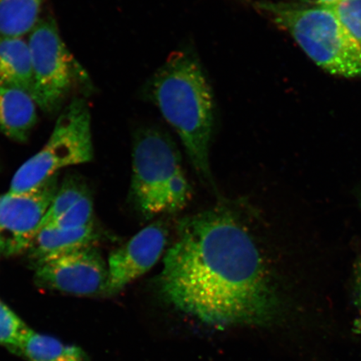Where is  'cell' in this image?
I'll list each match as a JSON object with an SVG mask.
<instances>
[{
	"label": "cell",
	"mask_w": 361,
	"mask_h": 361,
	"mask_svg": "<svg viewBox=\"0 0 361 361\" xmlns=\"http://www.w3.org/2000/svg\"><path fill=\"white\" fill-rule=\"evenodd\" d=\"M158 286L176 308L213 326L269 322L279 308L274 279L254 238L228 210L180 221Z\"/></svg>",
	"instance_id": "obj_1"
},
{
	"label": "cell",
	"mask_w": 361,
	"mask_h": 361,
	"mask_svg": "<svg viewBox=\"0 0 361 361\" xmlns=\"http://www.w3.org/2000/svg\"><path fill=\"white\" fill-rule=\"evenodd\" d=\"M144 94L178 135L198 177L216 191L209 158L214 97L197 56L188 49L171 54L147 80Z\"/></svg>",
	"instance_id": "obj_2"
},
{
	"label": "cell",
	"mask_w": 361,
	"mask_h": 361,
	"mask_svg": "<svg viewBox=\"0 0 361 361\" xmlns=\"http://www.w3.org/2000/svg\"><path fill=\"white\" fill-rule=\"evenodd\" d=\"M255 7L290 34L307 56L329 74L361 76V49L331 8L297 2H257Z\"/></svg>",
	"instance_id": "obj_3"
},
{
	"label": "cell",
	"mask_w": 361,
	"mask_h": 361,
	"mask_svg": "<svg viewBox=\"0 0 361 361\" xmlns=\"http://www.w3.org/2000/svg\"><path fill=\"white\" fill-rule=\"evenodd\" d=\"M130 192L135 207L147 219L178 213L191 200L178 149L159 128H143L135 135Z\"/></svg>",
	"instance_id": "obj_4"
},
{
	"label": "cell",
	"mask_w": 361,
	"mask_h": 361,
	"mask_svg": "<svg viewBox=\"0 0 361 361\" xmlns=\"http://www.w3.org/2000/svg\"><path fill=\"white\" fill-rule=\"evenodd\" d=\"M94 147L92 115L85 99L75 97L63 108L42 150L27 160L13 176L10 190L26 192L58 174V171L92 161Z\"/></svg>",
	"instance_id": "obj_5"
},
{
	"label": "cell",
	"mask_w": 361,
	"mask_h": 361,
	"mask_svg": "<svg viewBox=\"0 0 361 361\" xmlns=\"http://www.w3.org/2000/svg\"><path fill=\"white\" fill-rule=\"evenodd\" d=\"M32 97L47 114H56L76 90L89 88V76L66 47L55 19H39L28 40Z\"/></svg>",
	"instance_id": "obj_6"
},
{
	"label": "cell",
	"mask_w": 361,
	"mask_h": 361,
	"mask_svg": "<svg viewBox=\"0 0 361 361\" xmlns=\"http://www.w3.org/2000/svg\"><path fill=\"white\" fill-rule=\"evenodd\" d=\"M36 286L68 295L109 296L107 263L94 245L34 264Z\"/></svg>",
	"instance_id": "obj_7"
},
{
	"label": "cell",
	"mask_w": 361,
	"mask_h": 361,
	"mask_svg": "<svg viewBox=\"0 0 361 361\" xmlns=\"http://www.w3.org/2000/svg\"><path fill=\"white\" fill-rule=\"evenodd\" d=\"M59 186L57 174L30 190L7 192L0 196V236L4 255L16 256L28 252Z\"/></svg>",
	"instance_id": "obj_8"
},
{
	"label": "cell",
	"mask_w": 361,
	"mask_h": 361,
	"mask_svg": "<svg viewBox=\"0 0 361 361\" xmlns=\"http://www.w3.org/2000/svg\"><path fill=\"white\" fill-rule=\"evenodd\" d=\"M166 237L164 226L153 223L111 252L107 261L109 296L116 295L154 267L164 252Z\"/></svg>",
	"instance_id": "obj_9"
},
{
	"label": "cell",
	"mask_w": 361,
	"mask_h": 361,
	"mask_svg": "<svg viewBox=\"0 0 361 361\" xmlns=\"http://www.w3.org/2000/svg\"><path fill=\"white\" fill-rule=\"evenodd\" d=\"M37 106L30 94L0 87V133L15 142L28 141L38 121Z\"/></svg>",
	"instance_id": "obj_10"
},
{
	"label": "cell",
	"mask_w": 361,
	"mask_h": 361,
	"mask_svg": "<svg viewBox=\"0 0 361 361\" xmlns=\"http://www.w3.org/2000/svg\"><path fill=\"white\" fill-rule=\"evenodd\" d=\"M0 87L20 90L32 96L30 51L23 37L0 35Z\"/></svg>",
	"instance_id": "obj_11"
},
{
	"label": "cell",
	"mask_w": 361,
	"mask_h": 361,
	"mask_svg": "<svg viewBox=\"0 0 361 361\" xmlns=\"http://www.w3.org/2000/svg\"><path fill=\"white\" fill-rule=\"evenodd\" d=\"M97 239L94 224L76 229L48 227L40 230L27 252L35 264L94 245Z\"/></svg>",
	"instance_id": "obj_12"
},
{
	"label": "cell",
	"mask_w": 361,
	"mask_h": 361,
	"mask_svg": "<svg viewBox=\"0 0 361 361\" xmlns=\"http://www.w3.org/2000/svg\"><path fill=\"white\" fill-rule=\"evenodd\" d=\"M30 361H90L85 352L75 345H66L56 338L30 329L19 353Z\"/></svg>",
	"instance_id": "obj_13"
},
{
	"label": "cell",
	"mask_w": 361,
	"mask_h": 361,
	"mask_svg": "<svg viewBox=\"0 0 361 361\" xmlns=\"http://www.w3.org/2000/svg\"><path fill=\"white\" fill-rule=\"evenodd\" d=\"M44 0H0V35L30 34L39 20Z\"/></svg>",
	"instance_id": "obj_14"
},
{
	"label": "cell",
	"mask_w": 361,
	"mask_h": 361,
	"mask_svg": "<svg viewBox=\"0 0 361 361\" xmlns=\"http://www.w3.org/2000/svg\"><path fill=\"white\" fill-rule=\"evenodd\" d=\"M87 193V189L80 180L66 178L59 186L55 197L45 214L39 232L61 218L70 207Z\"/></svg>",
	"instance_id": "obj_15"
},
{
	"label": "cell",
	"mask_w": 361,
	"mask_h": 361,
	"mask_svg": "<svg viewBox=\"0 0 361 361\" xmlns=\"http://www.w3.org/2000/svg\"><path fill=\"white\" fill-rule=\"evenodd\" d=\"M30 329L19 316L0 300V345L18 355Z\"/></svg>",
	"instance_id": "obj_16"
},
{
	"label": "cell",
	"mask_w": 361,
	"mask_h": 361,
	"mask_svg": "<svg viewBox=\"0 0 361 361\" xmlns=\"http://www.w3.org/2000/svg\"><path fill=\"white\" fill-rule=\"evenodd\" d=\"M93 215L92 198L89 193H87L74 203L56 222L45 228L76 229L87 227L89 225L94 224Z\"/></svg>",
	"instance_id": "obj_17"
},
{
	"label": "cell",
	"mask_w": 361,
	"mask_h": 361,
	"mask_svg": "<svg viewBox=\"0 0 361 361\" xmlns=\"http://www.w3.org/2000/svg\"><path fill=\"white\" fill-rule=\"evenodd\" d=\"M331 8L361 49V0H344Z\"/></svg>",
	"instance_id": "obj_18"
},
{
	"label": "cell",
	"mask_w": 361,
	"mask_h": 361,
	"mask_svg": "<svg viewBox=\"0 0 361 361\" xmlns=\"http://www.w3.org/2000/svg\"><path fill=\"white\" fill-rule=\"evenodd\" d=\"M342 1L344 0H298L297 3L307 6L331 8Z\"/></svg>",
	"instance_id": "obj_19"
},
{
	"label": "cell",
	"mask_w": 361,
	"mask_h": 361,
	"mask_svg": "<svg viewBox=\"0 0 361 361\" xmlns=\"http://www.w3.org/2000/svg\"><path fill=\"white\" fill-rule=\"evenodd\" d=\"M357 288H358V297L359 301L361 305V264L358 271V277H357Z\"/></svg>",
	"instance_id": "obj_20"
},
{
	"label": "cell",
	"mask_w": 361,
	"mask_h": 361,
	"mask_svg": "<svg viewBox=\"0 0 361 361\" xmlns=\"http://www.w3.org/2000/svg\"><path fill=\"white\" fill-rule=\"evenodd\" d=\"M4 255V243L1 236H0V257Z\"/></svg>",
	"instance_id": "obj_21"
}]
</instances>
